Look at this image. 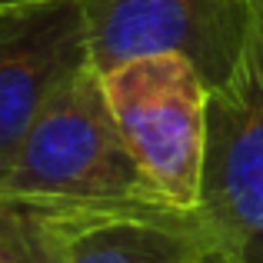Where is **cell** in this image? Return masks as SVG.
<instances>
[{"label":"cell","mask_w":263,"mask_h":263,"mask_svg":"<svg viewBox=\"0 0 263 263\" xmlns=\"http://www.w3.org/2000/svg\"><path fill=\"white\" fill-rule=\"evenodd\" d=\"M0 197L64 220L167 206L137 167L93 67L70 77L44 107L0 177Z\"/></svg>","instance_id":"1"},{"label":"cell","mask_w":263,"mask_h":263,"mask_svg":"<svg viewBox=\"0 0 263 263\" xmlns=\"http://www.w3.org/2000/svg\"><path fill=\"white\" fill-rule=\"evenodd\" d=\"M210 263H263V0L233 70L210 87L206 150L197 200Z\"/></svg>","instance_id":"2"},{"label":"cell","mask_w":263,"mask_h":263,"mask_svg":"<svg viewBox=\"0 0 263 263\" xmlns=\"http://www.w3.org/2000/svg\"><path fill=\"white\" fill-rule=\"evenodd\" d=\"M110 114L154 193L197 210L210 84L183 53H147L100 73Z\"/></svg>","instance_id":"3"},{"label":"cell","mask_w":263,"mask_h":263,"mask_svg":"<svg viewBox=\"0 0 263 263\" xmlns=\"http://www.w3.org/2000/svg\"><path fill=\"white\" fill-rule=\"evenodd\" d=\"M97 73L147 53H183L206 84L233 70L250 0H77Z\"/></svg>","instance_id":"4"},{"label":"cell","mask_w":263,"mask_h":263,"mask_svg":"<svg viewBox=\"0 0 263 263\" xmlns=\"http://www.w3.org/2000/svg\"><path fill=\"white\" fill-rule=\"evenodd\" d=\"M84 67L93 64L77 0L0 7V177L44 107Z\"/></svg>","instance_id":"5"},{"label":"cell","mask_w":263,"mask_h":263,"mask_svg":"<svg viewBox=\"0 0 263 263\" xmlns=\"http://www.w3.org/2000/svg\"><path fill=\"white\" fill-rule=\"evenodd\" d=\"M64 263H210L193 210L140 206L67 220Z\"/></svg>","instance_id":"6"},{"label":"cell","mask_w":263,"mask_h":263,"mask_svg":"<svg viewBox=\"0 0 263 263\" xmlns=\"http://www.w3.org/2000/svg\"><path fill=\"white\" fill-rule=\"evenodd\" d=\"M67 220L0 197V263H64Z\"/></svg>","instance_id":"7"},{"label":"cell","mask_w":263,"mask_h":263,"mask_svg":"<svg viewBox=\"0 0 263 263\" xmlns=\"http://www.w3.org/2000/svg\"><path fill=\"white\" fill-rule=\"evenodd\" d=\"M10 4H37V0H0V7H10Z\"/></svg>","instance_id":"8"}]
</instances>
